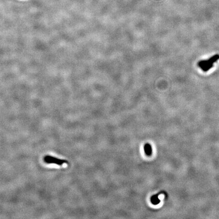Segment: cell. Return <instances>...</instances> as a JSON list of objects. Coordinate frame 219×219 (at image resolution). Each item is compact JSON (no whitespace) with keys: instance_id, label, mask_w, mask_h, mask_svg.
Returning <instances> with one entry per match:
<instances>
[{"instance_id":"cell-3","label":"cell","mask_w":219,"mask_h":219,"mask_svg":"<svg viewBox=\"0 0 219 219\" xmlns=\"http://www.w3.org/2000/svg\"><path fill=\"white\" fill-rule=\"evenodd\" d=\"M144 151L146 155L148 156H150L152 154V149L151 145L149 143L144 144Z\"/></svg>"},{"instance_id":"cell-4","label":"cell","mask_w":219,"mask_h":219,"mask_svg":"<svg viewBox=\"0 0 219 219\" xmlns=\"http://www.w3.org/2000/svg\"><path fill=\"white\" fill-rule=\"evenodd\" d=\"M158 196L159 194L154 195L153 196H152L151 198V202L154 205H157L160 202V199L158 198Z\"/></svg>"},{"instance_id":"cell-2","label":"cell","mask_w":219,"mask_h":219,"mask_svg":"<svg viewBox=\"0 0 219 219\" xmlns=\"http://www.w3.org/2000/svg\"><path fill=\"white\" fill-rule=\"evenodd\" d=\"M219 59V55H214L213 57L209 58L208 60L200 61L199 62H198V66L201 68L202 67H204L205 65L214 64V63L216 62Z\"/></svg>"},{"instance_id":"cell-1","label":"cell","mask_w":219,"mask_h":219,"mask_svg":"<svg viewBox=\"0 0 219 219\" xmlns=\"http://www.w3.org/2000/svg\"><path fill=\"white\" fill-rule=\"evenodd\" d=\"M44 160L46 163L55 164L58 165H62L63 164L68 163V161L65 160L60 159L51 156H46L45 157H44Z\"/></svg>"}]
</instances>
